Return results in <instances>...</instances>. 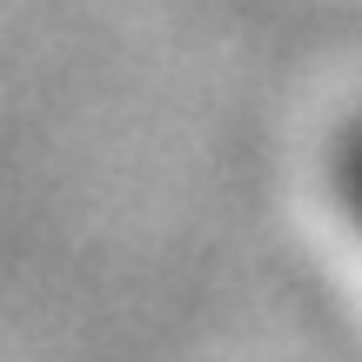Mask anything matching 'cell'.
<instances>
[{"mask_svg":"<svg viewBox=\"0 0 362 362\" xmlns=\"http://www.w3.org/2000/svg\"><path fill=\"white\" fill-rule=\"evenodd\" d=\"M342 194H349V208H356V228H362V128L349 134V148H342Z\"/></svg>","mask_w":362,"mask_h":362,"instance_id":"1","label":"cell"}]
</instances>
